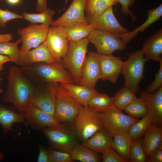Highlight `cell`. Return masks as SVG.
Masks as SVG:
<instances>
[{
    "label": "cell",
    "mask_w": 162,
    "mask_h": 162,
    "mask_svg": "<svg viewBox=\"0 0 162 162\" xmlns=\"http://www.w3.org/2000/svg\"><path fill=\"white\" fill-rule=\"evenodd\" d=\"M8 84L3 101L13 104L19 112L24 113L35 86L21 71L19 67L13 66L8 70Z\"/></svg>",
    "instance_id": "obj_1"
},
{
    "label": "cell",
    "mask_w": 162,
    "mask_h": 162,
    "mask_svg": "<svg viewBox=\"0 0 162 162\" xmlns=\"http://www.w3.org/2000/svg\"><path fill=\"white\" fill-rule=\"evenodd\" d=\"M19 68L28 79L38 84L52 82L74 83L71 74L61 63L57 62H39Z\"/></svg>",
    "instance_id": "obj_2"
},
{
    "label": "cell",
    "mask_w": 162,
    "mask_h": 162,
    "mask_svg": "<svg viewBox=\"0 0 162 162\" xmlns=\"http://www.w3.org/2000/svg\"><path fill=\"white\" fill-rule=\"evenodd\" d=\"M43 133L55 150L69 153L80 140L74 124L62 123L58 126L44 128Z\"/></svg>",
    "instance_id": "obj_3"
},
{
    "label": "cell",
    "mask_w": 162,
    "mask_h": 162,
    "mask_svg": "<svg viewBox=\"0 0 162 162\" xmlns=\"http://www.w3.org/2000/svg\"><path fill=\"white\" fill-rule=\"evenodd\" d=\"M128 59L123 62L121 73L125 79L124 87L135 94L140 90L139 84L143 77L144 65L148 60L143 57V50L127 53Z\"/></svg>",
    "instance_id": "obj_4"
},
{
    "label": "cell",
    "mask_w": 162,
    "mask_h": 162,
    "mask_svg": "<svg viewBox=\"0 0 162 162\" xmlns=\"http://www.w3.org/2000/svg\"><path fill=\"white\" fill-rule=\"evenodd\" d=\"M83 106L58 83L54 115L58 121L74 124L79 110Z\"/></svg>",
    "instance_id": "obj_5"
},
{
    "label": "cell",
    "mask_w": 162,
    "mask_h": 162,
    "mask_svg": "<svg viewBox=\"0 0 162 162\" xmlns=\"http://www.w3.org/2000/svg\"><path fill=\"white\" fill-rule=\"evenodd\" d=\"M101 123L113 137L128 134L132 125L140 120L124 114L113 105L105 111L99 112Z\"/></svg>",
    "instance_id": "obj_6"
},
{
    "label": "cell",
    "mask_w": 162,
    "mask_h": 162,
    "mask_svg": "<svg viewBox=\"0 0 162 162\" xmlns=\"http://www.w3.org/2000/svg\"><path fill=\"white\" fill-rule=\"evenodd\" d=\"M89 43L87 37L76 42L69 41L67 52L61 60V63L70 72L76 85H79L81 70Z\"/></svg>",
    "instance_id": "obj_7"
},
{
    "label": "cell",
    "mask_w": 162,
    "mask_h": 162,
    "mask_svg": "<svg viewBox=\"0 0 162 162\" xmlns=\"http://www.w3.org/2000/svg\"><path fill=\"white\" fill-rule=\"evenodd\" d=\"M74 125L80 141L82 143L104 128L98 112L88 106H83L80 108Z\"/></svg>",
    "instance_id": "obj_8"
},
{
    "label": "cell",
    "mask_w": 162,
    "mask_h": 162,
    "mask_svg": "<svg viewBox=\"0 0 162 162\" xmlns=\"http://www.w3.org/2000/svg\"><path fill=\"white\" fill-rule=\"evenodd\" d=\"M89 43L93 44L98 53L106 55H112L115 51L126 49V44L119 35L94 29L87 37Z\"/></svg>",
    "instance_id": "obj_9"
},
{
    "label": "cell",
    "mask_w": 162,
    "mask_h": 162,
    "mask_svg": "<svg viewBox=\"0 0 162 162\" xmlns=\"http://www.w3.org/2000/svg\"><path fill=\"white\" fill-rule=\"evenodd\" d=\"M58 83L52 82L35 86L29 103L54 116Z\"/></svg>",
    "instance_id": "obj_10"
},
{
    "label": "cell",
    "mask_w": 162,
    "mask_h": 162,
    "mask_svg": "<svg viewBox=\"0 0 162 162\" xmlns=\"http://www.w3.org/2000/svg\"><path fill=\"white\" fill-rule=\"evenodd\" d=\"M86 17L88 22L94 29L119 36L129 32L116 20L114 14L112 6L97 16L86 13Z\"/></svg>",
    "instance_id": "obj_11"
},
{
    "label": "cell",
    "mask_w": 162,
    "mask_h": 162,
    "mask_svg": "<svg viewBox=\"0 0 162 162\" xmlns=\"http://www.w3.org/2000/svg\"><path fill=\"white\" fill-rule=\"evenodd\" d=\"M45 41L52 57L56 62L61 63L67 52L69 42L63 27H50Z\"/></svg>",
    "instance_id": "obj_12"
},
{
    "label": "cell",
    "mask_w": 162,
    "mask_h": 162,
    "mask_svg": "<svg viewBox=\"0 0 162 162\" xmlns=\"http://www.w3.org/2000/svg\"><path fill=\"white\" fill-rule=\"evenodd\" d=\"M50 26L43 24H31L28 26L19 29L18 34L21 36L22 45L20 50L28 51L38 46L44 41L49 31Z\"/></svg>",
    "instance_id": "obj_13"
},
{
    "label": "cell",
    "mask_w": 162,
    "mask_h": 162,
    "mask_svg": "<svg viewBox=\"0 0 162 162\" xmlns=\"http://www.w3.org/2000/svg\"><path fill=\"white\" fill-rule=\"evenodd\" d=\"M100 66L97 52H91L86 56L80 71L79 85L94 88L100 79Z\"/></svg>",
    "instance_id": "obj_14"
},
{
    "label": "cell",
    "mask_w": 162,
    "mask_h": 162,
    "mask_svg": "<svg viewBox=\"0 0 162 162\" xmlns=\"http://www.w3.org/2000/svg\"><path fill=\"white\" fill-rule=\"evenodd\" d=\"M24 114L28 126L35 130H43L47 127L58 126L62 123L54 116L43 112L31 103L27 105Z\"/></svg>",
    "instance_id": "obj_15"
},
{
    "label": "cell",
    "mask_w": 162,
    "mask_h": 162,
    "mask_svg": "<svg viewBox=\"0 0 162 162\" xmlns=\"http://www.w3.org/2000/svg\"><path fill=\"white\" fill-rule=\"evenodd\" d=\"M86 0H73L65 12L50 25L64 26L78 24H88L85 15Z\"/></svg>",
    "instance_id": "obj_16"
},
{
    "label": "cell",
    "mask_w": 162,
    "mask_h": 162,
    "mask_svg": "<svg viewBox=\"0 0 162 162\" xmlns=\"http://www.w3.org/2000/svg\"><path fill=\"white\" fill-rule=\"evenodd\" d=\"M55 62H56L48 50L45 41L31 50L26 51L20 50L19 60L15 64L22 67L39 62L51 63Z\"/></svg>",
    "instance_id": "obj_17"
},
{
    "label": "cell",
    "mask_w": 162,
    "mask_h": 162,
    "mask_svg": "<svg viewBox=\"0 0 162 162\" xmlns=\"http://www.w3.org/2000/svg\"><path fill=\"white\" fill-rule=\"evenodd\" d=\"M97 53L100 66V79L108 80L113 84L116 83L121 73L123 63L122 59L112 55Z\"/></svg>",
    "instance_id": "obj_18"
},
{
    "label": "cell",
    "mask_w": 162,
    "mask_h": 162,
    "mask_svg": "<svg viewBox=\"0 0 162 162\" xmlns=\"http://www.w3.org/2000/svg\"><path fill=\"white\" fill-rule=\"evenodd\" d=\"M140 95L144 99L147 109L148 114L151 118L152 124L162 126V87L154 94L142 91Z\"/></svg>",
    "instance_id": "obj_19"
},
{
    "label": "cell",
    "mask_w": 162,
    "mask_h": 162,
    "mask_svg": "<svg viewBox=\"0 0 162 162\" xmlns=\"http://www.w3.org/2000/svg\"><path fill=\"white\" fill-rule=\"evenodd\" d=\"M112 136L105 128L96 132L82 144L88 148L102 154L108 148L112 146Z\"/></svg>",
    "instance_id": "obj_20"
},
{
    "label": "cell",
    "mask_w": 162,
    "mask_h": 162,
    "mask_svg": "<svg viewBox=\"0 0 162 162\" xmlns=\"http://www.w3.org/2000/svg\"><path fill=\"white\" fill-rule=\"evenodd\" d=\"M15 123H23L29 133L24 113L16 112L14 107L8 108L0 103V125L4 133L6 134L9 131L13 130L12 127Z\"/></svg>",
    "instance_id": "obj_21"
},
{
    "label": "cell",
    "mask_w": 162,
    "mask_h": 162,
    "mask_svg": "<svg viewBox=\"0 0 162 162\" xmlns=\"http://www.w3.org/2000/svg\"><path fill=\"white\" fill-rule=\"evenodd\" d=\"M145 58L160 62L162 60V28L148 38L142 45Z\"/></svg>",
    "instance_id": "obj_22"
},
{
    "label": "cell",
    "mask_w": 162,
    "mask_h": 162,
    "mask_svg": "<svg viewBox=\"0 0 162 162\" xmlns=\"http://www.w3.org/2000/svg\"><path fill=\"white\" fill-rule=\"evenodd\" d=\"M143 146L146 157L154 150L158 148H162V127L151 124L144 134Z\"/></svg>",
    "instance_id": "obj_23"
},
{
    "label": "cell",
    "mask_w": 162,
    "mask_h": 162,
    "mask_svg": "<svg viewBox=\"0 0 162 162\" xmlns=\"http://www.w3.org/2000/svg\"><path fill=\"white\" fill-rule=\"evenodd\" d=\"M60 83L72 96L86 107L88 106L89 100L99 92L94 88L84 86L68 83Z\"/></svg>",
    "instance_id": "obj_24"
},
{
    "label": "cell",
    "mask_w": 162,
    "mask_h": 162,
    "mask_svg": "<svg viewBox=\"0 0 162 162\" xmlns=\"http://www.w3.org/2000/svg\"><path fill=\"white\" fill-rule=\"evenodd\" d=\"M147 14L148 17L147 19L140 26L136 28L131 32H129L119 36L125 44L131 40L138 32L145 31L150 25L159 19L162 15V4H161L156 8L148 10Z\"/></svg>",
    "instance_id": "obj_25"
},
{
    "label": "cell",
    "mask_w": 162,
    "mask_h": 162,
    "mask_svg": "<svg viewBox=\"0 0 162 162\" xmlns=\"http://www.w3.org/2000/svg\"><path fill=\"white\" fill-rule=\"evenodd\" d=\"M69 41L76 42L87 37L94 28L89 24H78L63 26Z\"/></svg>",
    "instance_id": "obj_26"
},
{
    "label": "cell",
    "mask_w": 162,
    "mask_h": 162,
    "mask_svg": "<svg viewBox=\"0 0 162 162\" xmlns=\"http://www.w3.org/2000/svg\"><path fill=\"white\" fill-rule=\"evenodd\" d=\"M72 159L82 162H100L102 160L100 156L86 147L82 144H77L69 152Z\"/></svg>",
    "instance_id": "obj_27"
},
{
    "label": "cell",
    "mask_w": 162,
    "mask_h": 162,
    "mask_svg": "<svg viewBox=\"0 0 162 162\" xmlns=\"http://www.w3.org/2000/svg\"><path fill=\"white\" fill-rule=\"evenodd\" d=\"M112 147L122 158L129 162L132 141L128 134L114 136Z\"/></svg>",
    "instance_id": "obj_28"
},
{
    "label": "cell",
    "mask_w": 162,
    "mask_h": 162,
    "mask_svg": "<svg viewBox=\"0 0 162 162\" xmlns=\"http://www.w3.org/2000/svg\"><path fill=\"white\" fill-rule=\"evenodd\" d=\"M55 11L50 8H47L42 12L38 14H30L24 11L22 14L23 19L31 23H41L50 26L54 22L52 17Z\"/></svg>",
    "instance_id": "obj_29"
},
{
    "label": "cell",
    "mask_w": 162,
    "mask_h": 162,
    "mask_svg": "<svg viewBox=\"0 0 162 162\" xmlns=\"http://www.w3.org/2000/svg\"><path fill=\"white\" fill-rule=\"evenodd\" d=\"M113 97L106 94L98 92L88 101V106L94 108L99 112H102L113 105Z\"/></svg>",
    "instance_id": "obj_30"
},
{
    "label": "cell",
    "mask_w": 162,
    "mask_h": 162,
    "mask_svg": "<svg viewBox=\"0 0 162 162\" xmlns=\"http://www.w3.org/2000/svg\"><path fill=\"white\" fill-rule=\"evenodd\" d=\"M135 94L130 89L125 87L121 88L115 94L113 97V105L121 111L137 98Z\"/></svg>",
    "instance_id": "obj_31"
},
{
    "label": "cell",
    "mask_w": 162,
    "mask_h": 162,
    "mask_svg": "<svg viewBox=\"0 0 162 162\" xmlns=\"http://www.w3.org/2000/svg\"><path fill=\"white\" fill-rule=\"evenodd\" d=\"M118 3L117 0H86L85 11L87 13L97 16Z\"/></svg>",
    "instance_id": "obj_32"
},
{
    "label": "cell",
    "mask_w": 162,
    "mask_h": 162,
    "mask_svg": "<svg viewBox=\"0 0 162 162\" xmlns=\"http://www.w3.org/2000/svg\"><path fill=\"white\" fill-rule=\"evenodd\" d=\"M151 124V118L148 114L131 127L128 133L130 139L133 141L141 138L144 135L148 126Z\"/></svg>",
    "instance_id": "obj_33"
},
{
    "label": "cell",
    "mask_w": 162,
    "mask_h": 162,
    "mask_svg": "<svg viewBox=\"0 0 162 162\" xmlns=\"http://www.w3.org/2000/svg\"><path fill=\"white\" fill-rule=\"evenodd\" d=\"M128 116L138 119L148 114L145 102L142 97L137 98L128 105L124 110Z\"/></svg>",
    "instance_id": "obj_34"
},
{
    "label": "cell",
    "mask_w": 162,
    "mask_h": 162,
    "mask_svg": "<svg viewBox=\"0 0 162 162\" xmlns=\"http://www.w3.org/2000/svg\"><path fill=\"white\" fill-rule=\"evenodd\" d=\"M21 42L20 38L14 42L5 41L0 43V54L8 56L11 62L16 64L19 60L20 50L18 46Z\"/></svg>",
    "instance_id": "obj_35"
},
{
    "label": "cell",
    "mask_w": 162,
    "mask_h": 162,
    "mask_svg": "<svg viewBox=\"0 0 162 162\" xmlns=\"http://www.w3.org/2000/svg\"><path fill=\"white\" fill-rule=\"evenodd\" d=\"M143 138L132 141L130 149V162H147L143 148Z\"/></svg>",
    "instance_id": "obj_36"
},
{
    "label": "cell",
    "mask_w": 162,
    "mask_h": 162,
    "mask_svg": "<svg viewBox=\"0 0 162 162\" xmlns=\"http://www.w3.org/2000/svg\"><path fill=\"white\" fill-rule=\"evenodd\" d=\"M50 162H73L69 153L56 151L50 146L48 147Z\"/></svg>",
    "instance_id": "obj_37"
},
{
    "label": "cell",
    "mask_w": 162,
    "mask_h": 162,
    "mask_svg": "<svg viewBox=\"0 0 162 162\" xmlns=\"http://www.w3.org/2000/svg\"><path fill=\"white\" fill-rule=\"evenodd\" d=\"M100 156L103 162H128L116 152L112 146L107 148Z\"/></svg>",
    "instance_id": "obj_38"
},
{
    "label": "cell",
    "mask_w": 162,
    "mask_h": 162,
    "mask_svg": "<svg viewBox=\"0 0 162 162\" xmlns=\"http://www.w3.org/2000/svg\"><path fill=\"white\" fill-rule=\"evenodd\" d=\"M23 17L17 13L11 11L8 9L2 10L0 8V27L4 28L6 26V23L8 21L14 19H22Z\"/></svg>",
    "instance_id": "obj_39"
},
{
    "label": "cell",
    "mask_w": 162,
    "mask_h": 162,
    "mask_svg": "<svg viewBox=\"0 0 162 162\" xmlns=\"http://www.w3.org/2000/svg\"><path fill=\"white\" fill-rule=\"evenodd\" d=\"M160 62V67L158 71L155 75L154 80L149 85L146 90L148 93L154 94L160 87H162V60Z\"/></svg>",
    "instance_id": "obj_40"
},
{
    "label": "cell",
    "mask_w": 162,
    "mask_h": 162,
    "mask_svg": "<svg viewBox=\"0 0 162 162\" xmlns=\"http://www.w3.org/2000/svg\"><path fill=\"white\" fill-rule=\"evenodd\" d=\"M118 2L122 5L121 11L124 15L126 16L129 14L131 17L132 20L134 21L136 20V17L130 11L129 7L133 5L135 2V0H117Z\"/></svg>",
    "instance_id": "obj_41"
},
{
    "label": "cell",
    "mask_w": 162,
    "mask_h": 162,
    "mask_svg": "<svg viewBox=\"0 0 162 162\" xmlns=\"http://www.w3.org/2000/svg\"><path fill=\"white\" fill-rule=\"evenodd\" d=\"M147 158V162H162V148H158L152 151Z\"/></svg>",
    "instance_id": "obj_42"
},
{
    "label": "cell",
    "mask_w": 162,
    "mask_h": 162,
    "mask_svg": "<svg viewBox=\"0 0 162 162\" xmlns=\"http://www.w3.org/2000/svg\"><path fill=\"white\" fill-rule=\"evenodd\" d=\"M39 153L38 158V162H50L47 149L43 145H39Z\"/></svg>",
    "instance_id": "obj_43"
},
{
    "label": "cell",
    "mask_w": 162,
    "mask_h": 162,
    "mask_svg": "<svg viewBox=\"0 0 162 162\" xmlns=\"http://www.w3.org/2000/svg\"><path fill=\"white\" fill-rule=\"evenodd\" d=\"M48 0H37L35 5L36 10L41 13L47 9Z\"/></svg>",
    "instance_id": "obj_44"
},
{
    "label": "cell",
    "mask_w": 162,
    "mask_h": 162,
    "mask_svg": "<svg viewBox=\"0 0 162 162\" xmlns=\"http://www.w3.org/2000/svg\"><path fill=\"white\" fill-rule=\"evenodd\" d=\"M10 62H11V60L8 56L0 54V71L4 69L3 64Z\"/></svg>",
    "instance_id": "obj_45"
},
{
    "label": "cell",
    "mask_w": 162,
    "mask_h": 162,
    "mask_svg": "<svg viewBox=\"0 0 162 162\" xmlns=\"http://www.w3.org/2000/svg\"><path fill=\"white\" fill-rule=\"evenodd\" d=\"M13 38L12 35L10 33L0 34V43L10 41L12 40Z\"/></svg>",
    "instance_id": "obj_46"
},
{
    "label": "cell",
    "mask_w": 162,
    "mask_h": 162,
    "mask_svg": "<svg viewBox=\"0 0 162 162\" xmlns=\"http://www.w3.org/2000/svg\"><path fill=\"white\" fill-rule=\"evenodd\" d=\"M7 3L10 5H15L21 3V0H6Z\"/></svg>",
    "instance_id": "obj_47"
},
{
    "label": "cell",
    "mask_w": 162,
    "mask_h": 162,
    "mask_svg": "<svg viewBox=\"0 0 162 162\" xmlns=\"http://www.w3.org/2000/svg\"><path fill=\"white\" fill-rule=\"evenodd\" d=\"M1 74H0V94L4 92V91L1 89V87L0 82L2 80V78L1 77Z\"/></svg>",
    "instance_id": "obj_48"
},
{
    "label": "cell",
    "mask_w": 162,
    "mask_h": 162,
    "mask_svg": "<svg viewBox=\"0 0 162 162\" xmlns=\"http://www.w3.org/2000/svg\"><path fill=\"white\" fill-rule=\"evenodd\" d=\"M4 155L3 153L0 152V161L3 158Z\"/></svg>",
    "instance_id": "obj_49"
},
{
    "label": "cell",
    "mask_w": 162,
    "mask_h": 162,
    "mask_svg": "<svg viewBox=\"0 0 162 162\" xmlns=\"http://www.w3.org/2000/svg\"><path fill=\"white\" fill-rule=\"evenodd\" d=\"M3 0H0V3L1 2L3 1Z\"/></svg>",
    "instance_id": "obj_50"
}]
</instances>
